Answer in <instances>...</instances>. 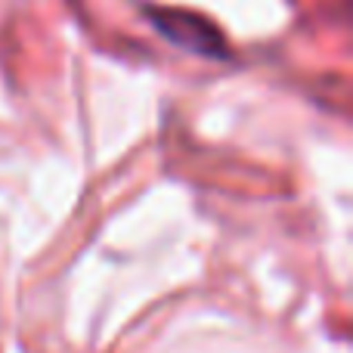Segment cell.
I'll return each mask as SVG.
<instances>
[{"label": "cell", "mask_w": 353, "mask_h": 353, "mask_svg": "<svg viewBox=\"0 0 353 353\" xmlns=\"http://www.w3.org/2000/svg\"><path fill=\"white\" fill-rule=\"evenodd\" d=\"M146 19L155 25L161 37L174 47L186 50L192 56H205V59H230L232 50L226 34L211 22L208 16L195 10H176V6H149Z\"/></svg>", "instance_id": "obj_1"}]
</instances>
